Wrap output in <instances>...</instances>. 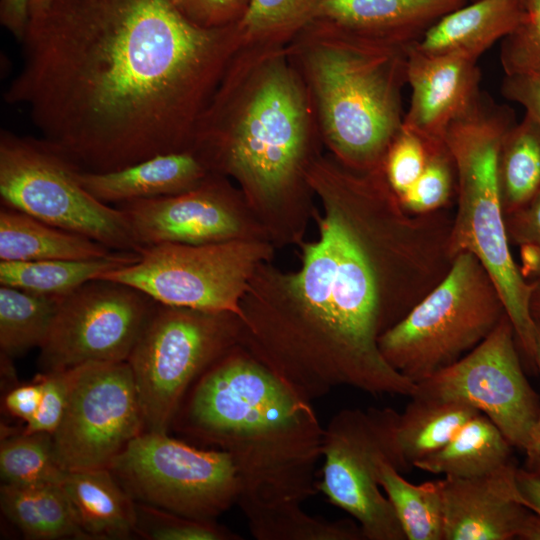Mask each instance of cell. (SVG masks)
Listing matches in <instances>:
<instances>
[{"label": "cell", "instance_id": "cell-1", "mask_svg": "<svg viewBox=\"0 0 540 540\" xmlns=\"http://www.w3.org/2000/svg\"><path fill=\"white\" fill-rule=\"evenodd\" d=\"M308 182L318 236L298 245L295 271L257 268L238 344L311 401L342 386L411 397L416 384L378 342L447 273L449 230L430 213L413 218L384 167L354 170L324 151Z\"/></svg>", "mask_w": 540, "mask_h": 540}, {"label": "cell", "instance_id": "cell-2", "mask_svg": "<svg viewBox=\"0 0 540 540\" xmlns=\"http://www.w3.org/2000/svg\"><path fill=\"white\" fill-rule=\"evenodd\" d=\"M4 92L82 171L192 151L199 118L239 49L171 0H51L31 14Z\"/></svg>", "mask_w": 540, "mask_h": 540}, {"label": "cell", "instance_id": "cell-3", "mask_svg": "<svg viewBox=\"0 0 540 540\" xmlns=\"http://www.w3.org/2000/svg\"><path fill=\"white\" fill-rule=\"evenodd\" d=\"M172 426L226 452L240 483L237 504L258 540H339L340 520L309 515L318 490L324 427L312 401L239 344L190 387Z\"/></svg>", "mask_w": 540, "mask_h": 540}, {"label": "cell", "instance_id": "cell-4", "mask_svg": "<svg viewBox=\"0 0 540 540\" xmlns=\"http://www.w3.org/2000/svg\"><path fill=\"white\" fill-rule=\"evenodd\" d=\"M324 151L287 46L239 47L198 120L191 152L237 184L276 248L304 240L316 209L308 172Z\"/></svg>", "mask_w": 540, "mask_h": 540}, {"label": "cell", "instance_id": "cell-5", "mask_svg": "<svg viewBox=\"0 0 540 540\" xmlns=\"http://www.w3.org/2000/svg\"><path fill=\"white\" fill-rule=\"evenodd\" d=\"M408 47L364 38L319 19L287 45L325 150L345 166L358 171L384 166L403 125Z\"/></svg>", "mask_w": 540, "mask_h": 540}, {"label": "cell", "instance_id": "cell-6", "mask_svg": "<svg viewBox=\"0 0 540 540\" xmlns=\"http://www.w3.org/2000/svg\"><path fill=\"white\" fill-rule=\"evenodd\" d=\"M513 112L486 97L446 131L444 144L457 181L458 205L447 238L452 260L473 254L494 282L524 353L533 361L536 323L530 302L534 288L510 249L503 210L499 158Z\"/></svg>", "mask_w": 540, "mask_h": 540}, {"label": "cell", "instance_id": "cell-7", "mask_svg": "<svg viewBox=\"0 0 540 540\" xmlns=\"http://www.w3.org/2000/svg\"><path fill=\"white\" fill-rule=\"evenodd\" d=\"M505 314L484 266L461 253L437 285L380 336L379 348L395 370L418 383L474 349Z\"/></svg>", "mask_w": 540, "mask_h": 540}, {"label": "cell", "instance_id": "cell-8", "mask_svg": "<svg viewBox=\"0 0 540 540\" xmlns=\"http://www.w3.org/2000/svg\"><path fill=\"white\" fill-rule=\"evenodd\" d=\"M241 320L157 303L129 359L145 431L168 432L193 383L239 342Z\"/></svg>", "mask_w": 540, "mask_h": 540}, {"label": "cell", "instance_id": "cell-9", "mask_svg": "<svg viewBox=\"0 0 540 540\" xmlns=\"http://www.w3.org/2000/svg\"><path fill=\"white\" fill-rule=\"evenodd\" d=\"M80 170L45 140L1 130V205L112 250L141 254L123 211L92 196L79 180Z\"/></svg>", "mask_w": 540, "mask_h": 540}, {"label": "cell", "instance_id": "cell-10", "mask_svg": "<svg viewBox=\"0 0 540 540\" xmlns=\"http://www.w3.org/2000/svg\"><path fill=\"white\" fill-rule=\"evenodd\" d=\"M399 414L389 407L346 408L324 427L318 490L359 524L366 540L406 539L379 484L385 461L409 473L397 444Z\"/></svg>", "mask_w": 540, "mask_h": 540}, {"label": "cell", "instance_id": "cell-11", "mask_svg": "<svg viewBox=\"0 0 540 540\" xmlns=\"http://www.w3.org/2000/svg\"><path fill=\"white\" fill-rule=\"evenodd\" d=\"M266 239L211 244L163 243L148 247L133 264L99 279L134 287L167 306L241 316V301L257 268L272 261Z\"/></svg>", "mask_w": 540, "mask_h": 540}, {"label": "cell", "instance_id": "cell-12", "mask_svg": "<svg viewBox=\"0 0 540 540\" xmlns=\"http://www.w3.org/2000/svg\"><path fill=\"white\" fill-rule=\"evenodd\" d=\"M110 470L136 502L198 520H216L237 504L240 492L226 452L199 448L167 432H142Z\"/></svg>", "mask_w": 540, "mask_h": 540}, {"label": "cell", "instance_id": "cell-13", "mask_svg": "<svg viewBox=\"0 0 540 540\" xmlns=\"http://www.w3.org/2000/svg\"><path fill=\"white\" fill-rule=\"evenodd\" d=\"M515 330L505 314L491 333L450 366L416 383L411 397L468 404L525 451L540 415L538 395L522 370Z\"/></svg>", "mask_w": 540, "mask_h": 540}, {"label": "cell", "instance_id": "cell-14", "mask_svg": "<svg viewBox=\"0 0 540 540\" xmlns=\"http://www.w3.org/2000/svg\"><path fill=\"white\" fill-rule=\"evenodd\" d=\"M144 431L128 361L76 367L64 416L52 434L55 456L63 470L110 469Z\"/></svg>", "mask_w": 540, "mask_h": 540}, {"label": "cell", "instance_id": "cell-15", "mask_svg": "<svg viewBox=\"0 0 540 540\" xmlns=\"http://www.w3.org/2000/svg\"><path fill=\"white\" fill-rule=\"evenodd\" d=\"M157 302L127 284L91 280L61 298L41 346L43 372L128 361Z\"/></svg>", "mask_w": 540, "mask_h": 540}, {"label": "cell", "instance_id": "cell-16", "mask_svg": "<svg viewBox=\"0 0 540 540\" xmlns=\"http://www.w3.org/2000/svg\"><path fill=\"white\" fill-rule=\"evenodd\" d=\"M115 206L125 214L142 251L163 243L269 240L240 189L228 177L215 172L186 192Z\"/></svg>", "mask_w": 540, "mask_h": 540}, {"label": "cell", "instance_id": "cell-17", "mask_svg": "<svg viewBox=\"0 0 540 540\" xmlns=\"http://www.w3.org/2000/svg\"><path fill=\"white\" fill-rule=\"evenodd\" d=\"M477 61L463 53L425 54L411 44L406 69L411 99L403 125L431 147L443 145L448 128L482 96Z\"/></svg>", "mask_w": 540, "mask_h": 540}, {"label": "cell", "instance_id": "cell-18", "mask_svg": "<svg viewBox=\"0 0 540 540\" xmlns=\"http://www.w3.org/2000/svg\"><path fill=\"white\" fill-rule=\"evenodd\" d=\"M514 463L485 476L438 479L443 540H510L531 512L516 483Z\"/></svg>", "mask_w": 540, "mask_h": 540}, {"label": "cell", "instance_id": "cell-19", "mask_svg": "<svg viewBox=\"0 0 540 540\" xmlns=\"http://www.w3.org/2000/svg\"><path fill=\"white\" fill-rule=\"evenodd\" d=\"M467 0H320L315 19L352 34L408 47Z\"/></svg>", "mask_w": 540, "mask_h": 540}, {"label": "cell", "instance_id": "cell-20", "mask_svg": "<svg viewBox=\"0 0 540 540\" xmlns=\"http://www.w3.org/2000/svg\"><path fill=\"white\" fill-rule=\"evenodd\" d=\"M209 169L193 152L161 154L109 172H79L83 187L97 200L123 202L176 195L196 187Z\"/></svg>", "mask_w": 540, "mask_h": 540}, {"label": "cell", "instance_id": "cell-21", "mask_svg": "<svg viewBox=\"0 0 540 540\" xmlns=\"http://www.w3.org/2000/svg\"><path fill=\"white\" fill-rule=\"evenodd\" d=\"M522 15V0H475L442 16L412 46L430 55L463 53L478 59Z\"/></svg>", "mask_w": 540, "mask_h": 540}, {"label": "cell", "instance_id": "cell-22", "mask_svg": "<svg viewBox=\"0 0 540 540\" xmlns=\"http://www.w3.org/2000/svg\"><path fill=\"white\" fill-rule=\"evenodd\" d=\"M62 487L87 539L136 534V501L109 468L69 471Z\"/></svg>", "mask_w": 540, "mask_h": 540}, {"label": "cell", "instance_id": "cell-23", "mask_svg": "<svg viewBox=\"0 0 540 540\" xmlns=\"http://www.w3.org/2000/svg\"><path fill=\"white\" fill-rule=\"evenodd\" d=\"M114 252L88 237L1 205L0 261L91 259Z\"/></svg>", "mask_w": 540, "mask_h": 540}, {"label": "cell", "instance_id": "cell-24", "mask_svg": "<svg viewBox=\"0 0 540 540\" xmlns=\"http://www.w3.org/2000/svg\"><path fill=\"white\" fill-rule=\"evenodd\" d=\"M513 448L493 421L478 413L447 444L414 467L444 477H480L514 463Z\"/></svg>", "mask_w": 540, "mask_h": 540}, {"label": "cell", "instance_id": "cell-25", "mask_svg": "<svg viewBox=\"0 0 540 540\" xmlns=\"http://www.w3.org/2000/svg\"><path fill=\"white\" fill-rule=\"evenodd\" d=\"M0 507L26 539H87L62 485L2 484Z\"/></svg>", "mask_w": 540, "mask_h": 540}, {"label": "cell", "instance_id": "cell-26", "mask_svg": "<svg viewBox=\"0 0 540 540\" xmlns=\"http://www.w3.org/2000/svg\"><path fill=\"white\" fill-rule=\"evenodd\" d=\"M140 255L115 251L91 259L0 261V284L39 295L64 297L107 272L135 263Z\"/></svg>", "mask_w": 540, "mask_h": 540}, {"label": "cell", "instance_id": "cell-27", "mask_svg": "<svg viewBox=\"0 0 540 540\" xmlns=\"http://www.w3.org/2000/svg\"><path fill=\"white\" fill-rule=\"evenodd\" d=\"M478 413L461 402L411 397L397 425L398 449L408 472L415 462L447 444Z\"/></svg>", "mask_w": 540, "mask_h": 540}, {"label": "cell", "instance_id": "cell-28", "mask_svg": "<svg viewBox=\"0 0 540 540\" xmlns=\"http://www.w3.org/2000/svg\"><path fill=\"white\" fill-rule=\"evenodd\" d=\"M499 177L505 217L540 192V125L526 113L504 137Z\"/></svg>", "mask_w": 540, "mask_h": 540}, {"label": "cell", "instance_id": "cell-29", "mask_svg": "<svg viewBox=\"0 0 540 540\" xmlns=\"http://www.w3.org/2000/svg\"><path fill=\"white\" fill-rule=\"evenodd\" d=\"M61 298L1 285V354L12 359L34 347L41 348L48 337Z\"/></svg>", "mask_w": 540, "mask_h": 540}, {"label": "cell", "instance_id": "cell-30", "mask_svg": "<svg viewBox=\"0 0 540 540\" xmlns=\"http://www.w3.org/2000/svg\"><path fill=\"white\" fill-rule=\"evenodd\" d=\"M379 484L391 502L407 540H443L444 519L438 480L407 481L390 462L379 470Z\"/></svg>", "mask_w": 540, "mask_h": 540}, {"label": "cell", "instance_id": "cell-31", "mask_svg": "<svg viewBox=\"0 0 540 540\" xmlns=\"http://www.w3.org/2000/svg\"><path fill=\"white\" fill-rule=\"evenodd\" d=\"M320 0H250L235 25L240 47L287 46L316 17Z\"/></svg>", "mask_w": 540, "mask_h": 540}, {"label": "cell", "instance_id": "cell-32", "mask_svg": "<svg viewBox=\"0 0 540 540\" xmlns=\"http://www.w3.org/2000/svg\"><path fill=\"white\" fill-rule=\"evenodd\" d=\"M66 473L57 462L52 434L21 431L1 438L0 475L3 484L62 485Z\"/></svg>", "mask_w": 540, "mask_h": 540}, {"label": "cell", "instance_id": "cell-33", "mask_svg": "<svg viewBox=\"0 0 540 540\" xmlns=\"http://www.w3.org/2000/svg\"><path fill=\"white\" fill-rule=\"evenodd\" d=\"M136 534L153 540H240L216 520H198L136 502Z\"/></svg>", "mask_w": 540, "mask_h": 540}, {"label": "cell", "instance_id": "cell-34", "mask_svg": "<svg viewBox=\"0 0 540 540\" xmlns=\"http://www.w3.org/2000/svg\"><path fill=\"white\" fill-rule=\"evenodd\" d=\"M455 170L445 146L430 150L424 170L414 184L399 198L403 208L411 214L435 212L449 200Z\"/></svg>", "mask_w": 540, "mask_h": 540}, {"label": "cell", "instance_id": "cell-35", "mask_svg": "<svg viewBox=\"0 0 540 540\" xmlns=\"http://www.w3.org/2000/svg\"><path fill=\"white\" fill-rule=\"evenodd\" d=\"M523 15L502 39L500 62L505 76H540V0H522Z\"/></svg>", "mask_w": 540, "mask_h": 540}, {"label": "cell", "instance_id": "cell-36", "mask_svg": "<svg viewBox=\"0 0 540 540\" xmlns=\"http://www.w3.org/2000/svg\"><path fill=\"white\" fill-rule=\"evenodd\" d=\"M432 148L419 134L402 125L384 161L387 181L398 197L421 175Z\"/></svg>", "mask_w": 540, "mask_h": 540}, {"label": "cell", "instance_id": "cell-37", "mask_svg": "<svg viewBox=\"0 0 540 540\" xmlns=\"http://www.w3.org/2000/svg\"><path fill=\"white\" fill-rule=\"evenodd\" d=\"M75 374L76 367L42 372L36 376L42 388L41 402L23 432L53 434L56 431L64 416Z\"/></svg>", "mask_w": 540, "mask_h": 540}, {"label": "cell", "instance_id": "cell-38", "mask_svg": "<svg viewBox=\"0 0 540 540\" xmlns=\"http://www.w3.org/2000/svg\"><path fill=\"white\" fill-rule=\"evenodd\" d=\"M192 24L204 29H223L236 25L250 0H171Z\"/></svg>", "mask_w": 540, "mask_h": 540}, {"label": "cell", "instance_id": "cell-39", "mask_svg": "<svg viewBox=\"0 0 540 540\" xmlns=\"http://www.w3.org/2000/svg\"><path fill=\"white\" fill-rule=\"evenodd\" d=\"M505 219L510 242L514 241L519 247H530L540 255V192Z\"/></svg>", "mask_w": 540, "mask_h": 540}, {"label": "cell", "instance_id": "cell-40", "mask_svg": "<svg viewBox=\"0 0 540 540\" xmlns=\"http://www.w3.org/2000/svg\"><path fill=\"white\" fill-rule=\"evenodd\" d=\"M501 92L540 125V76H505Z\"/></svg>", "mask_w": 540, "mask_h": 540}, {"label": "cell", "instance_id": "cell-41", "mask_svg": "<svg viewBox=\"0 0 540 540\" xmlns=\"http://www.w3.org/2000/svg\"><path fill=\"white\" fill-rule=\"evenodd\" d=\"M42 397L40 381L35 377L29 384L12 388L4 398L6 411L13 417L29 422L36 414Z\"/></svg>", "mask_w": 540, "mask_h": 540}, {"label": "cell", "instance_id": "cell-42", "mask_svg": "<svg viewBox=\"0 0 540 540\" xmlns=\"http://www.w3.org/2000/svg\"><path fill=\"white\" fill-rule=\"evenodd\" d=\"M30 16V0H1L0 22L16 38L22 39Z\"/></svg>", "mask_w": 540, "mask_h": 540}, {"label": "cell", "instance_id": "cell-43", "mask_svg": "<svg viewBox=\"0 0 540 540\" xmlns=\"http://www.w3.org/2000/svg\"><path fill=\"white\" fill-rule=\"evenodd\" d=\"M536 338L533 361L540 374V319H535ZM526 455L525 469L540 472V415L532 431L529 443L524 451Z\"/></svg>", "mask_w": 540, "mask_h": 540}, {"label": "cell", "instance_id": "cell-44", "mask_svg": "<svg viewBox=\"0 0 540 540\" xmlns=\"http://www.w3.org/2000/svg\"><path fill=\"white\" fill-rule=\"evenodd\" d=\"M516 483L529 509L540 514V472L517 468Z\"/></svg>", "mask_w": 540, "mask_h": 540}, {"label": "cell", "instance_id": "cell-45", "mask_svg": "<svg viewBox=\"0 0 540 540\" xmlns=\"http://www.w3.org/2000/svg\"><path fill=\"white\" fill-rule=\"evenodd\" d=\"M518 539L540 540V514L531 511L522 527Z\"/></svg>", "mask_w": 540, "mask_h": 540}, {"label": "cell", "instance_id": "cell-46", "mask_svg": "<svg viewBox=\"0 0 540 540\" xmlns=\"http://www.w3.org/2000/svg\"><path fill=\"white\" fill-rule=\"evenodd\" d=\"M534 288L531 295L530 308L534 319H540V279L534 280Z\"/></svg>", "mask_w": 540, "mask_h": 540}, {"label": "cell", "instance_id": "cell-47", "mask_svg": "<svg viewBox=\"0 0 540 540\" xmlns=\"http://www.w3.org/2000/svg\"><path fill=\"white\" fill-rule=\"evenodd\" d=\"M51 0H30V15L43 9Z\"/></svg>", "mask_w": 540, "mask_h": 540}]
</instances>
